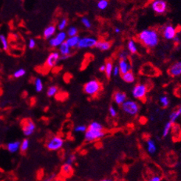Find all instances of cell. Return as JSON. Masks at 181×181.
I'll return each instance as SVG.
<instances>
[{"instance_id":"cell-1","label":"cell","mask_w":181,"mask_h":181,"mask_svg":"<svg viewBox=\"0 0 181 181\" xmlns=\"http://www.w3.org/2000/svg\"><path fill=\"white\" fill-rule=\"evenodd\" d=\"M139 41L147 48L157 47L160 41V35L155 29H145L139 33L137 36Z\"/></svg>"},{"instance_id":"cell-2","label":"cell","mask_w":181,"mask_h":181,"mask_svg":"<svg viewBox=\"0 0 181 181\" xmlns=\"http://www.w3.org/2000/svg\"><path fill=\"white\" fill-rule=\"evenodd\" d=\"M105 135L104 126L98 121H92L88 126L84 133V140L87 142H94L100 140Z\"/></svg>"},{"instance_id":"cell-3","label":"cell","mask_w":181,"mask_h":181,"mask_svg":"<svg viewBox=\"0 0 181 181\" xmlns=\"http://www.w3.org/2000/svg\"><path fill=\"white\" fill-rule=\"evenodd\" d=\"M102 85L96 79H92L84 85V92L89 96H95L101 92Z\"/></svg>"},{"instance_id":"cell-4","label":"cell","mask_w":181,"mask_h":181,"mask_svg":"<svg viewBox=\"0 0 181 181\" xmlns=\"http://www.w3.org/2000/svg\"><path fill=\"white\" fill-rule=\"evenodd\" d=\"M65 140L60 135H54L49 138L46 143V148L49 151L56 152L60 150L64 146Z\"/></svg>"},{"instance_id":"cell-5","label":"cell","mask_w":181,"mask_h":181,"mask_svg":"<svg viewBox=\"0 0 181 181\" xmlns=\"http://www.w3.org/2000/svg\"><path fill=\"white\" fill-rule=\"evenodd\" d=\"M121 107L124 113L130 116H137L140 111V105L133 100H126Z\"/></svg>"},{"instance_id":"cell-6","label":"cell","mask_w":181,"mask_h":181,"mask_svg":"<svg viewBox=\"0 0 181 181\" xmlns=\"http://www.w3.org/2000/svg\"><path fill=\"white\" fill-rule=\"evenodd\" d=\"M148 92L147 85L143 83H137L132 89V95L135 99L143 101L146 97Z\"/></svg>"},{"instance_id":"cell-7","label":"cell","mask_w":181,"mask_h":181,"mask_svg":"<svg viewBox=\"0 0 181 181\" xmlns=\"http://www.w3.org/2000/svg\"><path fill=\"white\" fill-rule=\"evenodd\" d=\"M21 127L23 134L26 137L31 136L36 129V125L34 123V121L30 118L24 119L21 123Z\"/></svg>"},{"instance_id":"cell-8","label":"cell","mask_w":181,"mask_h":181,"mask_svg":"<svg viewBox=\"0 0 181 181\" xmlns=\"http://www.w3.org/2000/svg\"><path fill=\"white\" fill-rule=\"evenodd\" d=\"M67 39V33L64 31H59L58 33L55 35V36L52 37L49 39V45L52 48H56L59 47V46L64 42H65Z\"/></svg>"},{"instance_id":"cell-9","label":"cell","mask_w":181,"mask_h":181,"mask_svg":"<svg viewBox=\"0 0 181 181\" xmlns=\"http://www.w3.org/2000/svg\"><path fill=\"white\" fill-rule=\"evenodd\" d=\"M162 36L166 40L171 41L173 40L177 36V31L175 27L173 26L171 24L164 25L162 28Z\"/></svg>"},{"instance_id":"cell-10","label":"cell","mask_w":181,"mask_h":181,"mask_svg":"<svg viewBox=\"0 0 181 181\" xmlns=\"http://www.w3.org/2000/svg\"><path fill=\"white\" fill-rule=\"evenodd\" d=\"M152 10L158 15L164 14L168 9V4L166 0H153L151 4Z\"/></svg>"},{"instance_id":"cell-11","label":"cell","mask_w":181,"mask_h":181,"mask_svg":"<svg viewBox=\"0 0 181 181\" xmlns=\"http://www.w3.org/2000/svg\"><path fill=\"white\" fill-rule=\"evenodd\" d=\"M98 40L93 37H83L80 39L77 48L85 49V48H93L96 47Z\"/></svg>"},{"instance_id":"cell-12","label":"cell","mask_w":181,"mask_h":181,"mask_svg":"<svg viewBox=\"0 0 181 181\" xmlns=\"http://www.w3.org/2000/svg\"><path fill=\"white\" fill-rule=\"evenodd\" d=\"M61 60V55L59 52L53 51L48 55L45 61V66L47 68L52 69L54 68L59 61Z\"/></svg>"},{"instance_id":"cell-13","label":"cell","mask_w":181,"mask_h":181,"mask_svg":"<svg viewBox=\"0 0 181 181\" xmlns=\"http://www.w3.org/2000/svg\"><path fill=\"white\" fill-rule=\"evenodd\" d=\"M168 73L171 77L176 78L181 76V61L173 63L168 69Z\"/></svg>"},{"instance_id":"cell-14","label":"cell","mask_w":181,"mask_h":181,"mask_svg":"<svg viewBox=\"0 0 181 181\" xmlns=\"http://www.w3.org/2000/svg\"><path fill=\"white\" fill-rule=\"evenodd\" d=\"M113 100L117 105L121 106L127 100L126 94L121 91H116L113 94Z\"/></svg>"},{"instance_id":"cell-15","label":"cell","mask_w":181,"mask_h":181,"mask_svg":"<svg viewBox=\"0 0 181 181\" xmlns=\"http://www.w3.org/2000/svg\"><path fill=\"white\" fill-rule=\"evenodd\" d=\"M56 29H57V28L54 25H50L47 26L44 30V31H43V36H44V38L45 39H50L56 34Z\"/></svg>"},{"instance_id":"cell-16","label":"cell","mask_w":181,"mask_h":181,"mask_svg":"<svg viewBox=\"0 0 181 181\" xmlns=\"http://www.w3.org/2000/svg\"><path fill=\"white\" fill-rule=\"evenodd\" d=\"M119 69H120V73L121 75L125 74L127 72L131 71L132 65L130 64L129 60L126 59V60H119L118 65Z\"/></svg>"},{"instance_id":"cell-17","label":"cell","mask_w":181,"mask_h":181,"mask_svg":"<svg viewBox=\"0 0 181 181\" xmlns=\"http://www.w3.org/2000/svg\"><path fill=\"white\" fill-rule=\"evenodd\" d=\"M21 142L19 140H14V141L9 142L7 144V150L10 153H16L19 150H20Z\"/></svg>"},{"instance_id":"cell-18","label":"cell","mask_w":181,"mask_h":181,"mask_svg":"<svg viewBox=\"0 0 181 181\" xmlns=\"http://www.w3.org/2000/svg\"><path fill=\"white\" fill-rule=\"evenodd\" d=\"M111 47L112 43L110 41H105V40H100V41H98L95 47L101 51H107L111 48Z\"/></svg>"},{"instance_id":"cell-19","label":"cell","mask_w":181,"mask_h":181,"mask_svg":"<svg viewBox=\"0 0 181 181\" xmlns=\"http://www.w3.org/2000/svg\"><path fill=\"white\" fill-rule=\"evenodd\" d=\"M59 52L61 56H71V48L70 46L67 44V42H64L61 44L59 47Z\"/></svg>"},{"instance_id":"cell-20","label":"cell","mask_w":181,"mask_h":181,"mask_svg":"<svg viewBox=\"0 0 181 181\" xmlns=\"http://www.w3.org/2000/svg\"><path fill=\"white\" fill-rule=\"evenodd\" d=\"M61 172L65 177H70L73 173V166L69 165L64 163L61 168Z\"/></svg>"},{"instance_id":"cell-21","label":"cell","mask_w":181,"mask_h":181,"mask_svg":"<svg viewBox=\"0 0 181 181\" xmlns=\"http://www.w3.org/2000/svg\"><path fill=\"white\" fill-rule=\"evenodd\" d=\"M121 79L124 81V82L127 84H132L134 83V81H135V76H134V73H132V71L127 72L125 74L121 75Z\"/></svg>"},{"instance_id":"cell-22","label":"cell","mask_w":181,"mask_h":181,"mask_svg":"<svg viewBox=\"0 0 181 181\" xmlns=\"http://www.w3.org/2000/svg\"><path fill=\"white\" fill-rule=\"evenodd\" d=\"M113 67H114V65H113V63L112 60H107L105 63V71H104V73L106 75V77L107 79H110L111 76H113Z\"/></svg>"},{"instance_id":"cell-23","label":"cell","mask_w":181,"mask_h":181,"mask_svg":"<svg viewBox=\"0 0 181 181\" xmlns=\"http://www.w3.org/2000/svg\"><path fill=\"white\" fill-rule=\"evenodd\" d=\"M80 37L79 36H76L73 37H68L66 40V42L70 47V48H76L77 47L78 44H79V41H80Z\"/></svg>"},{"instance_id":"cell-24","label":"cell","mask_w":181,"mask_h":181,"mask_svg":"<svg viewBox=\"0 0 181 181\" xmlns=\"http://www.w3.org/2000/svg\"><path fill=\"white\" fill-rule=\"evenodd\" d=\"M142 73L146 76H155L157 74L156 70L154 68L153 66H149L148 64L143 66L142 68Z\"/></svg>"},{"instance_id":"cell-25","label":"cell","mask_w":181,"mask_h":181,"mask_svg":"<svg viewBox=\"0 0 181 181\" xmlns=\"http://www.w3.org/2000/svg\"><path fill=\"white\" fill-rule=\"evenodd\" d=\"M137 45L135 41L133 39H129L127 43V50L131 54H136L137 53Z\"/></svg>"},{"instance_id":"cell-26","label":"cell","mask_w":181,"mask_h":181,"mask_svg":"<svg viewBox=\"0 0 181 181\" xmlns=\"http://www.w3.org/2000/svg\"><path fill=\"white\" fill-rule=\"evenodd\" d=\"M146 144H147L148 152H149V154L154 155L157 151V146L156 144H155V142L154 141V140H152V139H149V140H147V141H146Z\"/></svg>"},{"instance_id":"cell-27","label":"cell","mask_w":181,"mask_h":181,"mask_svg":"<svg viewBox=\"0 0 181 181\" xmlns=\"http://www.w3.org/2000/svg\"><path fill=\"white\" fill-rule=\"evenodd\" d=\"M180 116H181V105L177 109V110H174V111H173L172 113H171V115H170L169 116V119H170L169 121H171L172 123L174 124Z\"/></svg>"},{"instance_id":"cell-28","label":"cell","mask_w":181,"mask_h":181,"mask_svg":"<svg viewBox=\"0 0 181 181\" xmlns=\"http://www.w3.org/2000/svg\"><path fill=\"white\" fill-rule=\"evenodd\" d=\"M34 87H35L36 91L37 92H40L43 90L44 88V85H43V82L40 78H36L34 80Z\"/></svg>"},{"instance_id":"cell-29","label":"cell","mask_w":181,"mask_h":181,"mask_svg":"<svg viewBox=\"0 0 181 181\" xmlns=\"http://www.w3.org/2000/svg\"><path fill=\"white\" fill-rule=\"evenodd\" d=\"M0 44H1V48L3 50H7L9 47L8 41H7V37L4 34H0Z\"/></svg>"},{"instance_id":"cell-30","label":"cell","mask_w":181,"mask_h":181,"mask_svg":"<svg viewBox=\"0 0 181 181\" xmlns=\"http://www.w3.org/2000/svg\"><path fill=\"white\" fill-rule=\"evenodd\" d=\"M159 102L160 104H161V105L162 106L163 108H166V107H169V105L170 104L169 98L166 95H161V96L160 97Z\"/></svg>"},{"instance_id":"cell-31","label":"cell","mask_w":181,"mask_h":181,"mask_svg":"<svg viewBox=\"0 0 181 181\" xmlns=\"http://www.w3.org/2000/svg\"><path fill=\"white\" fill-rule=\"evenodd\" d=\"M58 92H59V88L56 86L53 85V86L49 87L48 89H47V95L48 97H50V98H52V97L56 96V94L58 93Z\"/></svg>"},{"instance_id":"cell-32","label":"cell","mask_w":181,"mask_h":181,"mask_svg":"<svg viewBox=\"0 0 181 181\" xmlns=\"http://www.w3.org/2000/svg\"><path fill=\"white\" fill-rule=\"evenodd\" d=\"M172 124L173 123H172L170 121H168V122L165 124L164 130H163V137H166L169 135V134L170 132V130H171L172 127Z\"/></svg>"},{"instance_id":"cell-33","label":"cell","mask_w":181,"mask_h":181,"mask_svg":"<svg viewBox=\"0 0 181 181\" xmlns=\"http://www.w3.org/2000/svg\"><path fill=\"white\" fill-rule=\"evenodd\" d=\"M30 141L28 138H25L21 142L20 145V151L22 152H26L28 149H29Z\"/></svg>"},{"instance_id":"cell-34","label":"cell","mask_w":181,"mask_h":181,"mask_svg":"<svg viewBox=\"0 0 181 181\" xmlns=\"http://www.w3.org/2000/svg\"><path fill=\"white\" fill-rule=\"evenodd\" d=\"M78 33H79V30L75 26H70L67 31V34L68 37H73L78 36Z\"/></svg>"},{"instance_id":"cell-35","label":"cell","mask_w":181,"mask_h":181,"mask_svg":"<svg viewBox=\"0 0 181 181\" xmlns=\"http://www.w3.org/2000/svg\"><path fill=\"white\" fill-rule=\"evenodd\" d=\"M67 24H68V20L67 18H63L60 20L57 25V28L59 31H64V30L67 28Z\"/></svg>"},{"instance_id":"cell-36","label":"cell","mask_w":181,"mask_h":181,"mask_svg":"<svg viewBox=\"0 0 181 181\" xmlns=\"http://www.w3.org/2000/svg\"><path fill=\"white\" fill-rule=\"evenodd\" d=\"M109 1L108 0H99L97 3V7L99 10H104L108 7Z\"/></svg>"},{"instance_id":"cell-37","label":"cell","mask_w":181,"mask_h":181,"mask_svg":"<svg viewBox=\"0 0 181 181\" xmlns=\"http://www.w3.org/2000/svg\"><path fill=\"white\" fill-rule=\"evenodd\" d=\"M25 74H26V71H25V69L20 68L19 69V70H16V71L13 73V76L15 79H20V78L23 77Z\"/></svg>"},{"instance_id":"cell-38","label":"cell","mask_w":181,"mask_h":181,"mask_svg":"<svg viewBox=\"0 0 181 181\" xmlns=\"http://www.w3.org/2000/svg\"><path fill=\"white\" fill-rule=\"evenodd\" d=\"M87 129V127L85 125H82V124L76 126L74 129H73V130H74L76 133H85Z\"/></svg>"},{"instance_id":"cell-39","label":"cell","mask_w":181,"mask_h":181,"mask_svg":"<svg viewBox=\"0 0 181 181\" xmlns=\"http://www.w3.org/2000/svg\"><path fill=\"white\" fill-rule=\"evenodd\" d=\"M76 160V155H75L74 154H70V155H69L68 156H67V159H66L65 161V164L73 166V164H74Z\"/></svg>"},{"instance_id":"cell-40","label":"cell","mask_w":181,"mask_h":181,"mask_svg":"<svg viewBox=\"0 0 181 181\" xmlns=\"http://www.w3.org/2000/svg\"><path fill=\"white\" fill-rule=\"evenodd\" d=\"M81 22L82 25L84 26V28H87V29H90L91 27H92V24L91 22L89 21V19L87 17H82L81 19Z\"/></svg>"},{"instance_id":"cell-41","label":"cell","mask_w":181,"mask_h":181,"mask_svg":"<svg viewBox=\"0 0 181 181\" xmlns=\"http://www.w3.org/2000/svg\"><path fill=\"white\" fill-rule=\"evenodd\" d=\"M118 58L119 60H126L129 58V53L128 51L125 50H121L120 53H118Z\"/></svg>"},{"instance_id":"cell-42","label":"cell","mask_w":181,"mask_h":181,"mask_svg":"<svg viewBox=\"0 0 181 181\" xmlns=\"http://www.w3.org/2000/svg\"><path fill=\"white\" fill-rule=\"evenodd\" d=\"M109 113H110V116L113 118H116L118 115L117 110L113 106H110V108H109Z\"/></svg>"},{"instance_id":"cell-43","label":"cell","mask_w":181,"mask_h":181,"mask_svg":"<svg viewBox=\"0 0 181 181\" xmlns=\"http://www.w3.org/2000/svg\"><path fill=\"white\" fill-rule=\"evenodd\" d=\"M36 46V41L34 39H30L29 41H28V47L30 49H34Z\"/></svg>"},{"instance_id":"cell-44","label":"cell","mask_w":181,"mask_h":181,"mask_svg":"<svg viewBox=\"0 0 181 181\" xmlns=\"http://www.w3.org/2000/svg\"><path fill=\"white\" fill-rule=\"evenodd\" d=\"M121 73H120V69H119L118 66H114V67H113V76H119Z\"/></svg>"},{"instance_id":"cell-45","label":"cell","mask_w":181,"mask_h":181,"mask_svg":"<svg viewBox=\"0 0 181 181\" xmlns=\"http://www.w3.org/2000/svg\"><path fill=\"white\" fill-rule=\"evenodd\" d=\"M146 181H161V177L158 175H154L147 179Z\"/></svg>"},{"instance_id":"cell-46","label":"cell","mask_w":181,"mask_h":181,"mask_svg":"<svg viewBox=\"0 0 181 181\" xmlns=\"http://www.w3.org/2000/svg\"><path fill=\"white\" fill-rule=\"evenodd\" d=\"M56 178H57V175H56V174H50V176L46 177V178L44 179V181H51Z\"/></svg>"},{"instance_id":"cell-47","label":"cell","mask_w":181,"mask_h":181,"mask_svg":"<svg viewBox=\"0 0 181 181\" xmlns=\"http://www.w3.org/2000/svg\"><path fill=\"white\" fill-rule=\"evenodd\" d=\"M172 41H174L175 44H180V43L181 42V40H180V37H179L178 36H176L175 38H174V39L172 40Z\"/></svg>"},{"instance_id":"cell-48","label":"cell","mask_w":181,"mask_h":181,"mask_svg":"<svg viewBox=\"0 0 181 181\" xmlns=\"http://www.w3.org/2000/svg\"><path fill=\"white\" fill-rule=\"evenodd\" d=\"M99 70H100V72H104V71H105V64H102V65L100 66Z\"/></svg>"},{"instance_id":"cell-49","label":"cell","mask_w":181,"mask_h":181,"mask_svg":"<svg viewBox=\"0 0 181 181\" xmlns=\"http://www.w3.org/2000/svg\"><path fill=\"white\" fill-rule=\"evenodd\" d=\"M70 57V56H61V61L67 60V59H68Z\"/></svg>"},{"instance_id":"cell-50","label":"cell","mask_w":181,"mask_h":181,"mask_svg":"<svg viewBox=\"0 0 181 181\" xmlns=\"http://www.w3.org/2000/svg\"><path fill=\"white\" fill-rule=\"evenodd\" d=\"M121 32V28H115V33H120Z\"/></svg>"},{"instance_id":"cell-51","label":"cell","mask_w":181,"mask_h":181,"mask_svg":"<svg viewBox=\"0 0 181 181\" xmlns=\"http://www.w3.org/2000/svg\"><path fill=\"white\" fill-rule=\"evenodd\" d=\"M100 181H113L112 179H103V180H101Z\"/></svg>"},{"instance_id":"cell-52","label":"cell","mask_w":181,"mask_h":181,"mask_svg":"<svg viewBox=\"0 0 181 181\" xmlns=\"http://www.w3.org/2000/svg\"><path fill=\"white\" fill-rule=\"evenodd\" d=\"M51 181H62V180H61V179H59V178H56V179H54V180H53Z\"/></svg>"}]
</instances>
